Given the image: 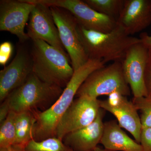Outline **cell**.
<instances>
[{"label":"cell","instance_id":"cell-17","mask_svg":"<svg viewBox=\"0 0 151 151\" xmlns=\"http://www.w3.org/2000/svg\"><path fill=\"white\" fill-rule=\"evenodd\" d=\"M35 111L17 113L15 119L16 140L14 145L25 146L33 139L36 118Z\"/></svg>","mask_w":151,"mask_h":151},{"label":"cell","instance_id":"cell-6","mask_svg":"<svg viewBox=\"0 0 151 151\" xmlns=\"http://www.w3.org/2000/svg\"><path fill=\"white\" fill-rule=\"evenodd\" d=\"M50 7L59 32L61 43L69 57L73 70L75 71L89 60L78 34V22L73 15L67 10L58 7Z\"/></svg>","mask_w":151,"mask_h":151},{"label":"cell","instance_id":"cell-15","mask_svg":"<svg viewBox=\"0 0 151 151\" xmlns=\"http://www.w3.org/2000/svg\"><path fill=\"white\" fill-rule=\"evenodd\" d=\"M105 111L101 108L94 122L65 135L63 142L73 151H89L95 148L100 143L103 136Z\"/></svg>","mask_w":151,"mask_h":151},{"label":"cell","instance_id":"cell-18","mask_svg":"<svg viewBox=\"0 0 151 151\" xmlns=\"http://www.w3.org/2000/svg\"><path fill=\"white\" fill-rule=\"evenodd\" d=\"M93 9L117 20L124 7L125 0H84Z\"/></svg>","mask_w":151,"mask_h":151},{"label":"cell","instance_id":"cell-5","mask_svg":"<svg viewBox=\"0 0 151 151\" xmlns=\"http://www.w3.org/2000/svg\"><path fill=\"white\" fill-rule=\"evenodd\" d=\"M131 91L122 62H115L92 72L80 86L76 97L87 96L97 98L115 92L127 97L131 94Z\"/></svg>","mask_w":151,"mask_h":151},{"label":"cell","instance_id":"cell-26","mask_svg":"<svg viewBox=\"0 0 151 151\" xmlns=\"http://www.w3.org/2000/svg\"><path fill=\"white\" fill-rule=\"evenodd\" d=\"M139 38L144 45L149 48H151V36L147 33L142 32L140 35Z\"/></svg>","mask_w":151,"mask_h":151},{"label":"cell","instance_id":"cell-9","mask_svg":"<svg viewBox=\"0 0 151 151\" xmlns=\"http://www.w3.org/2000/svg\"><path fill=\"white\" fill-rule=\"evenodd\" d=\"M149 49L142 42L128 50L122 63L124 76L133 97H147L145 73L149 57Z\"/></svg>","mask_w":151,"mask_h":151},{"label":"cell","instance_id":"cell-19","mask_svg":"<svg viewBox=\"0 0 151 151\" xmlns=\"http://www.w3.org/2000/svg\"><path fill=\"white\" fill-rule=\"evenodd\" d=\"M16 115L17 113L11 111L5 120L0 124V148L10 147L15 143Z\"/></svg>","mask_w":151,"mask_h":151},{"label":"cell","instance_id":"cell-14","mask_svg":"<svg viewBox=\"0 0 151 151\" xmlns=\"http://www.w3.org/2000/svg\"><path fill=\"white\" fill-rule=\"evenodd\" d=\"M116 22L129 35L142 31L151 24V0H125Z\"/></svg>","mask_w":151,"mask_h":151},{"label":"cell","instance_id":"cell-4","mask_svg":"<svg viewBox=\"0 0 151 151\" xmlns=\"http://www.w3.org/2000/svg\"><path fill=\"white\" fill-rule=\"evenodd\" d=\"M63 89L43 82L32 73L22 85L11 92L6 99L11 111L43 112L50 108L62 94Z\"/></svg>","mask_w":151,"mask_h":151},{"label":"cell","instance_id":"cell-8","mask_svg":"<svg viewBox=\"0 0 151 151\" xmlns=\"http://www.w3.org/2000/svg\"><path fill=\"white\" fill-rule=\"evenodd\" d=\"M100 109V100L97 98L76 97L60 120L55 137L62 140L69 133L88 126L97 118Z\"/></svg>","mask_w":151,"mask_h":151},{"label":"cell","instance_id":"cell-24","mask_svg":"<svg viewBox=\"0 0 151 151\" xmlns=\"http://www.w3.org/2000/svg\"><path fill=\"white\" fill-rule=\"evenodd\" d=\"M145 82L147 96L151 98V48L149 49L148 59L145 73Z\"/></svg>","mask_w":151,"mask_h":151},{"label":"cell","instance_id":"cell-28","mask_svg":"<svg viewBox=\"0 0 151 151\" xmlns=\"http://www.w3.org/2000/svg\"><path fill=\"white\" fill-rule=\"evenodd\" d=\"M89 151H112L111 150H107L105 148H103L97 146L95 148L93 149V150H91Z\"/></svg>","mask_w":151,"mask_h":151},{"label":"cell","instance_id":"cell-22","mask_svg":"<svg viewBox=\"0 0 151 151\" xmlns=\"http://www.w3.org/2000/svg\"><path fill=\"white\" fill-rule=\"evenodd\" d=\"M13 46L9 42H5L0 45V64L5 66L10 58L13 52Z\"/></svg>","mask_w":151,"mask_h":151},{"label":"cell","instance_id":"cell-25","mask_svg":"<svg viewBox=\"0 0 151 151\" xmlns=\"http://www.w3.org/2000/svg\"><path fill=\"white\" fill-rule=\"evenodd\" d=\"M11 111L8 100L6 99L1 103L0 106V124L5 120Z\"/></svg>","mask_w":151,"mask_h":151},{"label":"cell","instance_id":"cell-29","mask_svg":"<svg viewBox=\"0 0 151 151\" xmlns=\"http://www.w3.org/2000/svg\"><path fill=\"white\" fill-rule=\"evenodd\" d=\"M71 151H73V150H71Z\"/></svg>","mask_w":151,"mask_h":151},{"label":"cell","instance_id":"cell-27","mask_svg":"<svg viewBox=\"0 0 151 151\" xmlns=\"http://www.w3.org/2000/svg\"><path fill=\"white\" fill-rule=\"evenodd\" d=\"M0 151H25L24 146L13 145L10 147L0 148Z\"/></svg>","mask_w":151,"mask_h":151},{"label":"cell","instance_id":"cell-21","mask_svg":"<svg viewBox=\"0 0 151 151\" xmlns=\"http://www.w3.org/2000/svg\"><path fill=\"white\" fill-rule=\"evenodd\" d=\"M137 111H140L142 129L151 127V98L133 97L132 100Z\"/></svg>","mask_w":151,"mask_h":151},{"label":"cell","instance_id":"cell-16","mask_svg":"<svg viewBox=\"0 0 151 151\" xmlns=\"http://www.w3.org/2000/svg\"><path fill=\"white\" fill-rule=\"evenodd\" d=\"M104 148L112 151H142L139 143L132 139L119 126L117 120L105 122L100 142Z\"/></svg>","mask_w":151,"mask_h":151},{"label":"cell","instance_id":"cell-10","mask_svg":"<svg viewBox=\"0 0 151 151\" xmlns=\"http://www.w3.org/2000/svg\"><path fill=\"white\" fill-rule=\"evenodd\" d=\"M35 5L27 0H1L0 30L16 36L21 43L29 40L24 29Z\"/></svg>","mask_w":151,"mask_h":151},{"label":"cell","instance_id":"cell-13","mask_svg":"<svg viewBox=\"0 0 151 151\" xmlns=\"http://www.w3.org/2000/svg\"><path fill=\"white\" fill-rule=\"evenodd\" d=\"M30 52L20 47L12 62L0 71V102L26 81L32 73Z\"/></svg>","mask_w":151,"mask_h":151},{"label":"cell","instance_id":"cell-1","mask_svg":"<svg viewBox=\"0 0 151 151\" xmlns=\"http://www.w3.org/2000/svg\"><path fill=\"white\" fill-rule=\"evenodd\" d=\"M104 66L101 60L89 59L74 73L59 98L46 111H35L36 121L33 132V140L41 141L55 137L58 124L67 111L78 89L86 78L94 70Z\"/></svg>","mask_w":151,"mask_h":151},{"label":"cell","instance_id":"cell-11","mask_svg":"<svg viewBox=\"0 0 151 151\" xmlns=\"http://www.w3.org/2000/svg\"><path fill=\"white\" fill-rule=\"evenodd\" d=\"M35 4L30 15L27 24L28 36L32 40H41L52 46L68 54L63 45L59 32L52 15L50 7L31 2Z\"/></svg>","mask_w":151,"mask_h":151},{"label":"cell","instance_id":"cell-3","mask_svg":"<svg viewBox=\"0 0 151 151\" xmlns=\"http://www.w3.org/2000/svg\"><path fill=\"white\" fill-rule=\"evenodd\" d=\"M32 40L33 73L43 82L64 89L74 73L68 55L41 40Z\"/></svg>","mask_w":151,"mask_h":151},{"label":"cell","instance_id":"cell-2","mask_svg":"<svg viewBox=\"0 0 151 151\" xmlns=\"http://www.w3.org/2000/svg\"><path fill=\"white\" fill-rule=\"evenodd\" d=\"M78 30L84 50L89 59L122 62L130 47L141 42L139 38L127 34L117 24L108 33L89 30L78 24Z\"/></svg>","mask_w":151,"mask_h":151},{"label":"cell","instance_id":"cell-7","mask_svg":"<svg viewBox=\"0 0 151 151\" xmlns=\"http://www.w3.org/2000/svg\"><path fill=\"white\" fill-rule=\"evenodd\" d=\"M48 6L62 8L72 14L78 25L89 30L108 33L117 25L116 19L98 12L81 0H29Z\"/></svg>","mask_w":151,"mask_h":151},{"label":"cell","instance_id":"cell-12","mask_svg":"<svg viewBox=\"0 0 151 151\" xmlns=\"http://www.w3.org/2000/svg\"><path fill=\"white\" fill-rule=\"evenodd\" d=\"M100 108L113 114L120 127L129 132L140 144L142 129L140 117L132 101L126 96L115 92L108 95L107 100H100Z\"/></svg>","mask_w":151,"mask_h":151},{"label":"cell","instance_id":"cell-23","mask_svg":"<svg viewBox=\"0 0 151 151\" xmlns=\"http://www.w3.org/2000/svg\"><path fill=\"white\" fill-rule=\"evenodd\" d=\"M140 144L142 151H151V127L142 129Z\"/></svg>","mask_w":151,"mask_h":151},{"label":"cell","instance_id":"cell-20","mask_svg":"<svg viewBox=\"0 0 151 151\" xmlns=\"http://www.w3.org/2000/svg\"><path fill=\"white\" fill-rule=\"evenodd\" d=\"M25 151H71L72 150L67 147L56 137L48 138L41 141L32 139L24 146Z\"/></svg>","mask_w":151,"mask_h":151}]
</instances>
